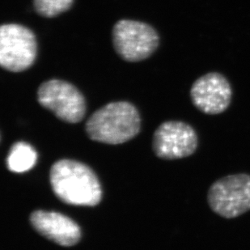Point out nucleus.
<instances>
[{
  "label": "nucleus",
  "mask_w": 250,
  "mask_h": 250,
  "mask_svg": "<svg viewBox=\"0 0 250 250\" xmlns=\"http://www.w3.org/2000/svg\"><path fill=\"white\" fill-rule=\"evenodd\" d=\"M52 190L68 205L94 207L102 198V186L94 171L87 165L63 159L50 168Z\"/></svg>",
  "instance_id": "1"
},
{
  "label": "nucleus",
  "mask_w": 250,
  "mask_h": 250,
  "mask_svg": "<svg viewBox=\"0 0 250 250\" xmlns=\"http://www.w3.org/2000/svg\"><path fill=\"white\" fill-rule=\"evenodd\" d=\"M141 118L138 109L127 102H112L88 118L85 125L87 136L102 144H124L139 134Z\"/></svg>",
  "instance_id": "2"
},
{
  "label": "nucleus",
  "mask_w": 250,
  "mask_h": 250,
  "mask_svg": "<svg viewBox=\"0 0 250 250\" xmlns=\"http://www.w3.org/2000/svg\"><path fill=\"white\" fill-rule=\"evenodd\" d=\"M213 212L224 219H235L250 210V175L225 176L214 182L208 192Z\"/></svg>",
  "instance_id": "3"
},
{
  "label": "nucleus",
  "mask_w": 250,
  "mask_h": 250,
  "mask_svg": "<svg viewBox=\"0 0 250 250\" xmlns=\"http://www.w3.org/2000/svg\"><path fill=\"white\" fill-rule=\"evenodd\" d=\"M38 43L33 31L18 24L0 28V65L12 72L29 68L35 62Z\"/></svg>",
  "instance_id": "4"
},
{
  "label": "nucleus",
  "mask_w": 250,
  "mask_h": 250,
  "mask_svg": "<svg viewBox=\"0 0 250 250\" xmlns=\"http://www.w3.org/2000/svg\"><path fill=\"white\" fill-rule=\"evenodd\" d=\"M116 52L127 62H139L151 56L158 47V33L143 22L122 20L113 28Z\"/></svg>",
  "instance_id": "5"
},
{
  "label": "nucleus",
  "mask_w": 250,
  "mask_h": 250,
  "mask_svg": "<svg viewBox=\"0 0 250 250\" xmlns=\"http://www.w3.org/2000/svg\"><path fill=\"white\" fill-rule=\"evenodd\" d=\"M38 101L42 106L65 123H80L86 113L83 94L66 81L50 80L42 83L38 90Z\"/></svg>",
  "instance_id": "6"
},
{
  "label": "nucleus",
  "mask_w": 250,
  "mask_h": 250,
  "mask_svg": "<svg viewBox=\"0 0 250 250\" xmlns=\"http://www.w3.org/2000/svg\"><path fill=\"white\" fill-rule=\"evenodd\" d=\"M198 146V134L194 128L181 121H167L154 133V153L163 160H179L194 154Z\"/></svg>",
  "instance_id": "7"
},
{
  "label": "nucleus",
  "mask_w": 250,
  "mask_h": 250,
  "mask_svg": "<svg viewBox=\"0 0 250 250\" xmlns=\"http://www.w3.org/2000/svg\"><path fill=\"white\" fill-rule=\"evenodd\" d=\"M231 85L223 75L210 72L201 76L192 85L190 97L194 106L208 115L226 111L231 104Z\"/></svg>",
  "instance_id": "8"
},
{
  "label": "nucleus",
  "mask_w": 250,
  "mask_h": 250,
  "mask_svg": "<svg viewBox=\"0 0 250 250\" xmlns=\"http://www.w3.org/2000/svg\"><path fill=\"white\" fill-rule=\"evenodd\" d=\"M31 225L38 233L59 246H76L81 239V229L72 219L61 213L34 210L31 213Z\"/></svg>",
  "instance_id": "9"
},
{
  "label": "nucleus",
  "mask_w": 250,
  "mask_h": 250,
  "mask_svg": "<svg viewBox=\"0 0 250 250\" xmlns=\"http://www.w3.org/2000/svg\"><path fill=\"white\" fill-rule=\"evenodd\" d=\"M37 160L38 154L33 146L24 142H17L10 149L7 166L10 171L22 173L33 167Z\"/></svg>",
  "instance_id": "10"
},
{
  "label": "nucleus",
  "mask_w": 250,
  "mask_h": 250,
  "mask_svg": "<svg viewBox=\"0 0 250 250\" xmlns=\"http://www.w3.org/2000/svg\"><path fill=\"white\" fill-rule=\"evenodd\" d=\"M73 0H33L36 12L44 17H54L71 8Z\"/></svg>",
  "instance_id": "11"
}]
</instances>
